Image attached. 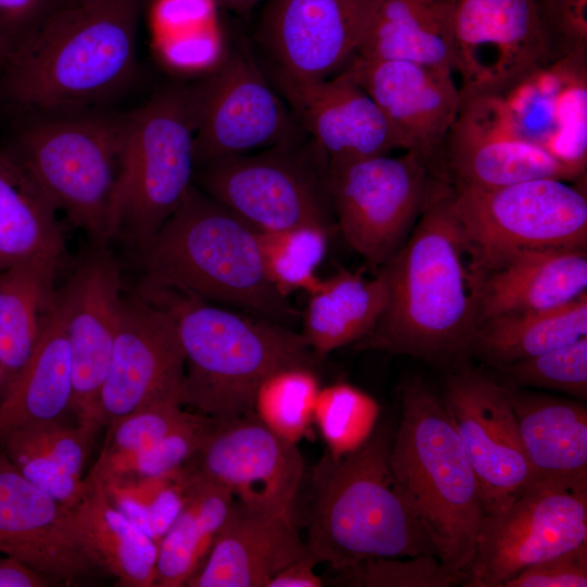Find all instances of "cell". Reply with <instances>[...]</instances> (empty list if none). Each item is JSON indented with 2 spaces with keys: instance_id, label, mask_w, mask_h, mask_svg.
I'll return each mask as SVG.
<instances>
[{
  "instance_id": "cell-1",
  "label": "cell",
  "mask_w": 587,
  "mask_h": 587,
  "mask_svg": "<svg viewBox=\"0 0 587 587\" xmlns=\"http://www.w3.org/2000/svg\"><path fill=\"white\" fill-rule=\"evenodd\" d=\"M382 267L386 307L355 345L451 364L469 354L479 326L484 274L455 214L451 186L442 182L409 237Z\"/></svg>"
},
{
  "instance_id": "cell-2",
  "label": "cell",
  "mask_w": 587,
  "mask_h": 587,
  "mask_svg": "<svg viewBox=\"0 0 587 587\" xmlns=\"http://www.w3.org/2000/svg\"><path fill=\"white\" fill-rule=\"evenodd\" d=\"M139 0L62 1L7 60L14 103L67 113L122 89L136 66Z\"/></svg>"
},
{
  "instance_id": "cell-3",
  "label": "cell",
  "mask_w": 587,
  "mask_h": 587,
  "mask_svg": "<svg viewBox=\"0 0 587 587\" xmlns=\"http://www.w3.org/2000/svg\"><path fill=\"white\" fill-rule=\"evenodd\" d=\"M138 250L141 283L248 310L290 326L299 312L270 280L260 232L192 185Z\"/></svg>"
},
{
  "instance_id": "cell-4",
  "label": "cell",
  "mask_w": 587,
  "mask_h": 587,
  "mask_svg": "<svg viewBox=\"0 0 587 587\" xmlns=\"http://www.w3.org/2000/svg\"><path fill=\"white\" fill-rule=\"evenodd\" d=\"M137 290L174 316L185 353L182 404L220 421L252 412L271 373L320 360L300 333L262 316L240 314L167 287Z\"/></svg>"
},
{
  "instance_id": "cell-5",
  "label": "cell",
  "mask_w": 587,
  "mask_h": 587,
  "mask_svg": "<svg viewBox=\"0 0 587 587\" xmlns=\"http://www.w3.org/2000/svg\"><path fill=\"white\" fill-rule=\"evenodd\" d=\"M389 462L434 554L465 576L485 515L480 488L441 397L422 377L401 388Z\"/></svg>"
},
{
  "instance_id": "cell-6",
  "label": "cell",
  "mask_w": 587,
  "mask_h": 587,
  "mask_svg": "<svg viewBox=\"0 0 587 587\" xmlns=\"http://www.w3.org/2000/svg\"><path fill=\"white\" fill-rule=\"evenodd\" d=\"M394 433L392 425L378 426L354 451L326 452L314 467L305 546L317 563L340 571L372 559L434 554L391 472Z\"/></svg>"
},
{
  "instance_id": "cell-7",
  "label": "cell",
  "mask_w": 587,
  "mask_h": 587,
  "mask_svg": "<svg viewBox=\"0 0 587 587\" xmlns=\"http://www.w3.org/2000/svg\"><path fill=\"white\" fill-rule=\"evenodd\" d=\"M129 127V112L55 113L25 126L8 151L91 246L110 241L109 210Z\"/></svg>"
},
{
  "instance_id": "cell-8",
  "label": "cell",
  "mask_w": 587,
  "mask_h": 587,
  "mask_svg": "<svg viewBox=\"0 0 587 587\" xmlns=\"http://www.w3.org/2000/svg\"><path fill=\"white\" fill-rule=\"evenodd\" d=\"M130 127L111 199L109 239L147 245L193 185L195 115L190 88L167 87L129 112Z\"/></svg>"
},
{
  "instance_id": "cell-9",
  "label": "cell",
  "mask_w": 587,
  "mask_h": 587,
  "mask_svg": "<svg viewBox=\"0 0 587 587\" xmlns=\"http://www.w3.org/2000/svg\"><path fill=\"white\" fill-rule=\"evenodd\" d=\"M451 190L455 214L484 277L520 252L586 249V179L544 177L488 189L451 186Z\"/></svg>"
},
{
  "instance_id": "cell-10",
  "label": "cell",
  "mask_w": 587,
  "mask_h": 587,
  "mask_svg": "<svg viewBox=\"0 0 587 587\" xmlns=\"http://www.w3.org/2000/svg\"><path fill=\"white\" fill-rule=\"evenodd\" d=\"M301 137L196 168L193 185L259 232L315 224L337 230L325 157Z\"/></svg>"
},
{
  "instance_id": "cell-11",
  "label": "cell",
  "mask_w": 587,
  "mask_h": 587,
  "mask_svg": "<svg viewBox=\"0 0 587 587\" xmlns=\"http://www.w3.org/2000/svg\"><path fill=\"white\" fill-rule=\"evenodd\" d=\"M445 180L413 151L328 165L337 230L364 260L380 267L402 247Z\"/></svg>"
},
{
  "instance_id": "cell-12",
  "label": "cell",
  "mask_w": 587,
  "mask_h": 587,
  "mask_svg": "<svg viewBox=\"0 0 587 587\" xmlns=\"http://www.w3.org/2000/svg\"><path fill=\"white\" fill-rule=\"evenodd\" d=\"M190 92L196 168L288 142L303 133L246 49L229 50L223 63Z\"/></svg>"
},
{
  "instance_id": "cell-13",
  "label": "cell",
  "mask_w": 587,
  "mask_h": 587,
  "mask_svg": "<svg viewBox=\"0 0 587 587\" xmlns=\"http://www.w3.org/2000/svg\"><path fill=\"white\" fill-rule=\"evenodd\" d=\"M587 542V490L533 485L485 514L464 587H504L524 569Z\"/></svg>"
},
{
  "instance_id": "cell-14",
  "label": "cell",
  "mask_w": 587,
  "mask_h": 587,
  "mask_svg": "<svg viewBox=\"0 0 587 587\" xmlns=\"http://www.w3.org/2000/svg\"><path fill=\"white\" fill-rule=\"evenodd\" d=\"M184 376L185 353L172 313L138 290L123 295L99 398L100 426L150 404H182Z\"/></svg>"
},
{
  "instance_id": "cell-15",
  "label": "cell",
  "mask_w": 587,
  "mask_h": 587,
  "mask_svg": "<svg viewBox=\"0 0 587 587\" xmlns=\"http://www.w3.org/2000/svg\"><path fill=\"white\" fill-rule=\"evenodd\" d=\"M441 399L477 477L485 514L504 510L532 487L533 472L500 383L459 369L446 378Z\"/></svg>"
},
{
  "instance_id": "cell-16",
  "label": "cell",
  "mask_w": 587,
  "mask_h": 587,
  "mask_svg": "<svg viewBox=\"0 0 587 587\" xmlns=\"http://www.w3.org/2000/svg\"><path fill=\"white\" fill-rule=\"evenodd\" d=\"M460 93L459 110L441 150L442 172L450 186L488 189L544 177L586 179L524 139L495 92L460 89Z\"/></svg>"
},
{
  "instance_id": "cell-17",
  "label": "cell",
  "mask_w": 587,
  "mask_h": 587,
  "mask_svg": "<svg viewBox=\"0 0 587 587\" xmlns=\"http://www.w3.org/2000/svg\"><path fill=\"white\" fill-rule=\"evenodd\" d=\"M184 467L225 487L249 509L294 520L303 458L297 444L277 436L253 412L217 420Z\"/></svg>"
},
{
  "instance_id": "cell-18",
  "label": "cell",
  "mask_w": 587,
  "mask_h": 587,
  "mask_svg": "<svg viewBox=\"0 0 587 587\" xmlns=\"http://www.w3.org/2000/svg\"><path fill=\"white\" fill-rule=\"evenodd\" d=\"M122 297L121 265L108 245L91 246L57 290L71 350L72 412L78 425L96 432Z\"/></svg>"
},
{
  "instance_id": "cell-19",
  "label": "cell",
  "mask_w": 587,
  "mask_h": 587,
  "mask_svg": "<svg viewBox=\"0 0 587 587\" xmlns=\"http://www.w3.org/2000/svg\"><path fill=\"white\" fill-rule=\"evenodd\" d=\"M374 0H267L258 39L273 75L321 80L358 55Z\"/></svg>"
},
{
  "instance_id": "cell-20",
  "label": "cell",
  "mask_w": 587,
  "mask_h": 587,
  "mask_svg": "<svg viewBox=\"0 0 587 587\" xmlns=\"http://www.w3.org/2000/svg\"><path fill=\"white\" fill-rule=\"evenodd\" d=\"M453 71L460 89L497 92L551 61L537 18V0H448Z\"/></svg>"
},
{
  "instance_id": "cell-21",
  "label": "cell",
  "mask_w": 587,
  "mask_h": 587,
  "mask_svg": "<svg viewBox=\"0 0 587 587\" xmlns=\"http://www.w3.org/2000/svg\"><path fill=\"white\" fill-rule=\"evenodd\" d=\"M347 68L385 116L401 151L419 153L445 178L441 150L461 100L454 73L410 61L359 57Z\"/></svg>"
},
{
  "instance_id": "cell-22",
  "label": "cell",
  "mask_w": 587,
  "mask_h": 587,
  "mask_svg": "<svg viewBox=\"0 0 587 587\" xmlns=\"http://www.w3.org/2000/svg\"><path fill=\"white\" fill-rule=\"evenodd\" d=\"M495 93L524 139L586 175L587 57L545 62Z\"/></svg>"
},
{
  "instance_id": "cell-23",
  "label": "cell",
  "mask_w": 587,
  "mask_h": 587,
  "mask_svg": "<svg viewBox=\"0 0 587 587\" xmlns=\"http://www.w3.org/2000/svg\"><path fill=\"white\" fill-rule=\"evenodd\" d=\"M273 80L327 165L401 150L385 116L347 67L321 80L277 75Z\"/></svg>"
},
{
  "instance_id": "cell-24",
  "label": "cell",
  "mask_w": 587,
  "mask_h": 587,
  "mask_svg": "<svg viewBox=\"0 0 587 587\" xmlns=\"http://www.w3.org/2000/svg\"><path fill=\"white\" fill-rule=\"evenodd\" d=\"M0 548L55 580L72 582L96 567L79 539L73 508L32 484L1 449Z\"/></svg>"
},
{
  "instance_id": "cell-25",
  "label": "cell",
  "mask_w": 587,
  "mask_h": 587,
  "mask_svg": "<svg viewBox=\"0 0 587 587\" xmlns=\"http://www.w3.org/2000/svg\"><path fill=\"white\" fill-rule=\"evenodd\" d=\"M310 554L294 520L262 513L235 499L202 566L188 587H267L280 570Z\"/></svg>"
},
{
  "instance_id": "cell-26",
  "label": "cell",
  "mask_w": 587,
  "mask_h": 587,
  "mask_svg": "<svg viewBox=\"0 0 587 587\" xmlns=\"http://www.w3.org/2000/svg\"><path fill=\"white\" fill-rule=\"evenodd\" d=\"M500 386L515 416L533 485L587 490L586 407L510 384Z\"/></svg>"
},
{
  "instance_id": "cell-27",
  "label": "cell",
  "mask_w": 587,
  "mask_h": 587,
  "mask_svg": "<svg viewBox=\"0 0 587 587\" xmlns=\"http://www.w3.org/2000/svg\"><path fill=\"white\" fill-rule=\"evenodd\" d=\"M585 294L586 249L561 248L520 252L485 274L479 325L483 321L503 313L561 307Z\"/></svg>"
},
{
  "instance_id": "cell-28",
  "label": "cell",
  "mask_w": 587,
  "mask_h": 587,
  "mask_svg": "<svg viewBox=\"0 0 587 587\" xmlns=\"http://www.w3.org/2000/svg\"><path fill=\"white\" fill-rule=\"evenodd\" d=\"M308 295L300 334L321 361L374 328L387 303L388 279L382 266L372 278L340 270Z\"/></svg>"
},
{
  "instance_id": "cell-29",
  "label": "cell",
  "mask_w": 587,
  "mask_h": 587,
  "mask_svg": "<svg viewBox=\"0 0 587 587\" xmlns=\"http://www.w3.org/2000/svg\"><path fill=\"white\" fill-rule=\"evenodd\" d=\"M357 57L403 60L454 73L448 0H374Z\"/></svg>"
},
{
  "instance_id": "cell-30",
  "label": "cell",
  "mask_w": 587,
  "mask_h": 587,
  "mask_svg": "<svg viewBox=\"0 0 587 587\" xmlns=\"http://www.w3.org/2000/svg\"><path fill=\"white\" fill-rule=\"evenodd\" d=\"M86 480V492L73 514L88 557L120 586H154L158 544L111 503L98 476L90 472Z\"/></svg>"
},
{
  "instance_id": "cell-31",
  "label": "cell",
  "mask_w": 587,
  "mask_h": 587,
  "mask_svg": "<svg viewBox=\"0 0 587 587\" xmlns=\"http://www.w3.org/2000/svg\"><path fill=\"white\" fill-rule=\"evenodd\" d=\"M60 264L37 259L0 272V398L24 370L55 308Z\"/></svg>"
},
{
  "instance_id": "cell-32",
  "label": "cell",
  "mask_w": 587,
  "mask_h": 587,
  "mask_svg": "<svg viewBox=\"0 0 587 587\" xmlns=\"http://www.w3.org/2000/svg\"><path fill=\"white\" fill-rule=\"evenodd\" d=\"M71 350L55 308L14 384L0 398V436L24 426L63 420L72 411Z\"/></svg>"
},
{
  "instance_id": "cell-33",
  "label": "cell",
  "mask_w": 587,
  "mask_h": 587,
  "mask_svg": "<svg viewBox=\"0 0 587 587\" xmlns=\"http://www.w3.org/2000/svg\"><path fill=\"white\" fill-rule=\"evenodd\" d=\"M57 212L18 162L0 151V272L37 259L62 262L66 247Z\"/></svg>"
},
{
  "instance_id": "cell-34",
  "label": "cell",
  "mask_w": 587,
  "mask_h": 587,
  "mask_svg": "<svg viewBox=\"0 0 587 587\" xmlns=\"http://www.w3.org/2000/svg\"><path fill=\"white\" fill-rule=\"evenodd\" d=\"M185 501L158 544L154 586H186L202 566L224 526L235 498L228 489L183 467Z\"/></svg>"
},
{
  "instance_id": "cell-35",
  "label": "cell",
  "mask_w": 587,
  "mask_h": 587,
  "mask_svg": "<svg viewBox=\"0 0 587 587\" xmlns=\"http://www.w3.org/2000/svg\"><path fill=\"white\" fill-rule=\"evenodd\" d=\"M587 336V294L561 307L483 321L469 354L494 366L538 355Z\"/></svg>"
},
{
  "instance_id": "cell-36",
  "label": "cell",
  "mask_w": 587,
  "mask_h": 587,
  "mask_svg": "<svg viewBox=\"0 0 587 587\" xmlns=\"http://www.w3.org/2000/svg\"><path fill=\"white\" fill-rule=\"evenodd\" d=\"M100 479L111 503L157 544L185 501L184 469L159 476L123 473Z\"/></svg>"
},
{
  "instance_id": "cell-37",
  "label": "cell",
  "mask_w": 587,
  "mask_h": 587,
  "mask_svg": "<svg viewBox=\"0 0 587 587\" xmlns=\"http://www.w3.org/2000/svg\"><path fill=\"white\" fill-rule=\"evenodd\" d=\"M336 230L307 224L275 232H260L266 274L277 291L288 298L295 291H313L321 282L316 271L325 259Z\"/></svg>"
},
{
  "instance_id": "cell-38",
  "label": "cell",
  "mask_w": 587,
  "mask_h": 587,
  "mask_svg": "<svg viewBox=\"0 0 587 587\" xmlns=\"http://www.w3.org/2000/svg\"><path fill=\"white\" fill-rule=\"evenodd\" d=\"M320 388L314 367H282L267 375L257 388L252 412L277 436L298 444L313 424Z\"/></svg>"
},
{
  "instance_id": "cell-39",
  "label": "cell",
  "mask_w": 587,
  "mask_h": 587,
  "mask_svg": "<svg viewBox=\"0 0 587 587\" xmlns=\"http://www.w3.org/2000/svg\"><path fill=\"white\" fill-rule=\"evenodd\" d=\"M379 407L376 400L348 383L321 387L313 424L334 458L361 447L376 428Z\"/></svg>"
},
{
  "instance_id": "cell-40",
  "label": "cell",
  "mask_w": 587,
  "mask_h": 587,
  "mask_svg": "<svg viewBox=\"0 0 587 587\" xmlns=\"http://www.w3.org/2000/svg\"><path fill=\"white\" fill-rule=\"evenodd\" d=\"M191 412L178 402H159L140 408L108 426L104 448L92 473L104 478L123 472L130 460L175 427Z\"/></svg>"
},
{
  "instance_id": "cell-41",
  "label": "cell",
  "mask_w": 587,
  "mask_h": 587,
  "mask_svg": "<svg viewBox=\"0 0 587 587\" xmlns=\"http://www.w3.org/2000/svg\"><path fill=\"white\" fill-rule=\"evenodd\" d=\"M510 385L534 387L587 399V336L576 341L499 366Z\"/></svg>"
},
{
  "instance_id": "cell-42",
  "label": "cell",
  "mask_w": 587,
  "mask_h": 587,
  "mask_svg": "<svg viewBox=\"0 0 587 587\" xmlns=\"http://www.w3.org/2000/svg\"><path fill=\"white\" fill-rule=\"evenodd\" d=\"M96 430L64 420L47 421L12 429L0 436V449L12 460L43 457L57 461L82 477Z\"/></svg>"
},
{
  "instance_id": "cell-43",
  "label": "cell",
  "mask_w": 587,
  "mask_h": 587,
  "mask_svg": "<svg viewBox=\"0 0 587 587\" xmlns=\"http://www.w3.org/2000/svg\"><path fill=\"white\" fill-rule=\"evenodd\" d=\"M337 572L340 576L336 583L353 587H451L465 579L428 553L366 560Z\"/></svg>"
},
{
  "instance_id": "cell-44",
  "label": "cell",
  "mask_w": 587,
  "mask_h": 587,
  "mask_svg": "<svg viewBox=\"0 0 587 587\" xmlns=\"http://www.w3.org/2000/svg\"><path fill=\"white\" fill-rule=\"evenodd\" d=\"M216 423V419L191 412L185 422L137 453L118 474L133 473L150 477L183 469L200 451Z\"/></svg>"
},
{
  "instance_id": "cell-45",
  "label": "cell",
  "mask_w": 587,
  "mask_h": 587,
  "mask_svg": "<svg viewBox=\"0 0 587 587\" xmlns=\"http://www.w3.org/2000/svg\"><path fill=\"white\" fill-rule=\"evenodd\" d=\"M153 49L166 68L189 76H207L229 52L220 22L191 33L153 39Z\"/></svg>"
},
{
  "instance_id": "cell-46",
  "label": "cell",
  "mask_w": 587,
  "mask_h": 587,
  "mask_svg": "<svg viewBox=\"0 0 587 587\" xmlns=\"http://www.w3.org/2000/svg\"><path fill=\"white\" fill-rule=\"evenodd\" d=\"M537 18L550 60L587 57V0H537Z\"/></svg>"
},
{
  "instance_id": "cell-47",
  "label": "cell",
  "mask_w": 587,
  "mask_h": 587,
  "mask_svg": "<svg viewBox=\"0 0 587 587\" xmlns=\"http://www.w3.org/2000/svg\"><path fill=\"white\" fill-rule=\"evenodd\" d=\"M587 542L524 569L504 587H586Z\"/></svg>"
},
{
  "instance_id": "cell-48",
  "label": "cell",
  "mask_w": 587,
  "mask_h": 587,
  "mask_svg": "<svg viewBox=\"0 0 587 587\" xmlns=\"http://www.w3.org/2000/svg\"><path fill=\"white\" fill-rule=\"evenodd\" d=\"M215 0H154L153 39L191 33L220 21Z\"/></svg>"
},
{
  "instance_id": "cell-49",
  "label": "cell",
  "mask_w": 587,
  "mask_h": 587,
  "mask_svg": "<svg viewBox=\"0 0 587 587\" xmlns=\"http://www.w3.org/2000/svg\"><path fill=\"white\" fill-rule=\"evenodd\" d=\"M10 461L32 484L68 508H74L86 492V478L76 476L57 461L43 457H20Z\"/></svg>"
},
{
  "instance_id": "cell-50",
  "label": "cell",
  "mask_w": 587,
  "mask_h": 587,
  "mask_svg": "<svg viewBox=\"0 0 587 587\" xmlns=\"http://www.w3.org/2000/svg\"><path fill=\"white\" fill-rule=\"evenodd\" d=\"M61 2L62 0H0V40L7 47L9 58Z\"/></svg>"
},
{
  "instance_id": "cell-51",
  "label": "cell",
  "mask_w": 587,
  "mask_h": 587,
  "mask_svg": "<svg viewBox=\"0 0 587 587\" xmlns=\"http://www.w3.org/2000/svg\"><path fill=\"white\" fill-rule=\"evenodd\" d=\"M53 582L12 555L0 557V587H43Z\"/></svg>"
},
{
  "instance_id": "cell-52",
  "label": "cell",
  "mask_w": 587,
  "mask_h": 587,
  "mask_svg": "<svg viewBox=\"0 0 587 587\" xmlns=\"http://www.w3.org/2000/svg\"><path fill=\"white\" fill-rule=\"evenodd\" d=\"M317 561L308 554L280 570L267 587H321L322 578L315 573Z\"/></svg>"
},
{
  "instance_id": "cell-53",
  "label": "cell",
  "mask_w": 587,
  "mask_h": 587,
  "mask_svg": "<svg viewBox=\"0 0 587 587\" xmlns=\"http://www.w3.org/2000/svg\"><path fill=\"white\" fill-rule=\"evenodd\" d=\"M220 8L230 10L237 14L250 12L261 0H215Z\"/></svg>"
},
{
  "instance_id": "cell-54",
  "label": "cell",
  "mask_w": 587,
  "mask_h": 587,
  "mask_svg": "<svg viewBox=\"0 0 587 587\" xmlns=\"http://www.w3.org/2000/svg\"><path fill=\"white\" fill-rule=\"evenodd\" d=\"M8 58H9V51L7 47L4 46V43L0 40V63L7 62Z\"/></svg>"
},
{
  "instance_id": "cell-55",
  "label": "cell",
  "mask_w": 587,
  "mask_h": 587,
  "mask_svg": "<svg viewBox=\"0 0 587 587\" xmlns=\"http://www.w3.org/2000/svg\"><path fill=\"white\" fill-rule=\"evenodd\" d=\"M62 1H75V2H82V1H103V0H62Z\"/></svg>"
},
{
  "instance_id": "cell-56",
  "label": "cell",
  "mask_w": 587,
  "mask_h": 587,
  "mask_svg": "<svg viewBox=\"0 0 587 587\" xmlns=\"http://www.w3.org/2000/svg\"><path fill=\"white\" fill-rule=\"evenodd\" d=\"M0 394H1V373H0Z\"/></svg>"
},
{
  "instance_id": "cell-57",
  "label": "cell",
  "mask_w": 587,
  "mask_h": 587,
  "mask_svg": "<svg viewBox=\"0 0 587 587\" xmlns=\"http://www.w3.org/2000/svg\"><path fill=\"white\" fill-rule=\"evenodd\" d=\"M0 553H2V550H1V548H0Z\"/></svg>"
}]
</instances>
